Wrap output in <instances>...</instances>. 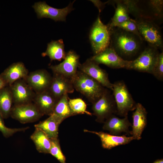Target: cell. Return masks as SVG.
Returning a JSON list of instances; mask_svg holds the SVG:
<instances>
[{
    "instance_id": "cell-6",
    "label": "cell",
    "mask_w": 163,
    "mask_h": 163,
    "mask_svg": "<svg viewBox=\"0 0 163 163\" xmlns=\"http://www.w3.org/2000/svg\"><path fill=\"white\" fill-rule=\"evenodd\" d=\"M112 91L116 105L117 115L124 117L127 116L129 111L135 110L137 104L123 81L115 82Z\"/></svg>"
},
{
    "instance_id": "cell-35",
    "label": "cell",
    "mask_w": 163,
    "mask_h": 163,
    "mask_svg": "<svg viewBox=\"0 0 163 163\" xmlns=\"http://www.w3.org/2000/svg\"><path fill=\"white\" fill-rule=\"evenodd\" d=\"M152 163H163V159H158L156 160Z\"/></svg>"
},
{
    "instance_id": "cell-26",
    "label": "cell",
    "mask_w": 163,
    "mask_h": 163,
    "mask_svg": "<svg viewBox=\"0 0 163 163\" xmlns=\"http://www.w3.org/2000/svg\"><path fill=\"white\" fill-rule=\"evenodd\" d=\"M68 94L64 95L58 101L55 107L53 115L61 123L64 120L74 116L69 106Z\"/></svg>"
},
{
    "instance_id": "cell-29",
    "label": "cell",
    "mask_w": 163,
    "mask_h": 163,
    "mask_svg": "<svg viewBox=\"0 0 163 163\" xmlns=\"http://www.w3.org/2000/svg\"><path fill=\"white\" fill-rule=\"evenodd\" d=\"M50 141L49 154L56 158L61 163H66V157L61 150L58 138L50 139Z\"/></svg>"
},
{
    "instance_id": "cell-28",
    "label": "cell",
    "mask_w": 163,
    "mask_h": 163,
    "mask_svg": "<svg viewBox=\"0 0 163 163\" xmlns=\"http://www.w3.org/2000/svg\"><path fill=\"white\" fill-rule=\"evenodd\" d=\"M70 109L74 116L78 114H86L92 116V113L86 110L87 105L81 98L69 99Z\"/></svg>"
},
{
    "instance_id": "cell-14",
    "label": "cell",
    "mask_w": 163,
    "mask_h": 163,
    "mask_svg": "<svg viewBox=\"0 0 163 163\" xmlns=\"http://www.w3.org/2000/svg\"><path fill=\"white\" fill-rule=\"evenodd\" d=\"M14 105L32 102L36 93L24 79L18 80L9 86Z\"/></svg>"
},
{
    "instance_id": "cell-11",
    "label": "cell",
    "mask_w": 163,
    "mask_h": 163,
    "mask_svg": "<svg viewBox=\"0 0 163 163\" xmlns=\"http://www.w3.org/2000/svg\"><path fill=\"white\" fill-rule=\"evenodd\" d=\"M90 59L98 64H103L113 69H128L130 62L121 58L110 47Z\"/></svg>"
},
{
    "instance_id": "cell-15",
    "label": "cell",
    "mask_w": 163,
    "mask_h": 163,
    "mask_svg": "<svg viewBox=\"0 0 163 163\" xmlns=\"http://www.w3.org/2000/svg\"><path fill=\"white\" fill-rule=\"evenodd\" d=\"M52 77L47 71L42 69L29 73L24 80L29 86L37 93L49 88Z\"/></svg>"
},
{
    "instance_id": "cell-32",
    "label": "cell",
    "mask_w": 163,
    "mask_h": 163,
    "mask_svg": "<svg viewBox=\"0 0 163 163\" xmlns=\"http://www.w3.org/2000/svg\"><path fill=\"white\" fill-rule=\"evenodd\" d=\"M159 80L163 79V52L159 53L157 62L152 73Z\"/></svg>"
},
{
    "instance_id": "cell-17",
    "label": "cell",
    "mask_w": 163,
    "mask_h": 163,
    "mask_svg": "<svg viewBox=\"0 0 163 163\" xmlns=\"http://www.w3.org/2000/svg\"><path fill=\"white\" fill-rule=\"evenodd\" d=\"M135 111L133 113L132 129L131 135L134 140H140L142 133L147 124V112L145 108L140 103H138Z\"/></svg>"
},
{
    "instance_id": "cell-10",
    "label": "cell",
    "mask_w": 163,
    "mask_h": 163,
    "mask_svg": "<svg viewBox=\"0 0 163 163\" xmlns=\"http://www.w3.org/2000/svg\"><path fill=\"white\" fill-rule=\"evenodd\" d=\"M43 115L35 105L31 102L14 105L12 107L10 116L21 123H26L35 121Z\"/></svg>"
},
{
    "instance_id": "cell-30",
    "label": "cell",
    "mask_w": 163,
    "mask_h": 163,
    "mask_svg": "<svg viewBox=\"0 0 163 163\" xmlns=\"http://www.w3.org/2000/svg\"><path fill=\"white\" fill-rule=\"evenodd\" d=\"M118 27L134 34L143 40L139 32L137 25L135 20L130 18L127 20L115 25L113 27Z\"/></svg>"
},
{
    "instance_id": "cell-21",
    "label": "cell",
    "mask_w": 163,
    "mask_h": 163,
    "mask_svg": "<svg viewBox=\"0 0 163 163\" xmlns=\"http://www.w3.org/2000/svg\"><path fill=\"white\" fill-rule=\"evenodd\" d=\"M28 74L24 63L18 62L11 65L0 74L7 85L10 86L18 80L25 79Z\"/></svg>"
},
{
    "instance_id": "cell-4",
    "label": "cell",
    "mask_w": 163,
    "mask_h": 163,
    "mask_svg": "<svg viewBox=\"0 0 163 163\" xmlns=\"http://www.w3.org/2000/svg\"><path fill=\"white\" fill-rule=\"evenodd\" d=\"M135 20L143 40L146 41L149 46L162 50V34L158 23L151 20L142 18H136Z\"/></svg>"
},
{
    "instance_id": "cell-31",
    "label": "cell",
    "mask_w": 163,
    "mask_h": 163,
    "mask_svg": "<svg viewBox=\"0 0 163 163\" xmlns=\"http://www.w3.org/2000/svg\"><path fill=\"white\" fill-rule=\"evenodd\" d=\"M28 128V127L18 128H8L5 125L4 119L0 114V131L6 138L9 137L17 132L24 131Z\"/></svg>"
},
{
    "instance_id": "cell-19",
    "label": "cell",
    "mask_w": 163,
    "mask_h": 163,
    "mask_svg": "<svg viewBox=\"0 0 163 163\" xmlns=\"http://www.w3.org/2000/svg\"><path fill=\"white\" fill-rule=\"evenodd\" d=\"M103 126L104 130L108 131L110 134L118 136L122 133L131 135L129 127L132 126L128 120V116L120 118L113 114L104 121Z\"/></svg>"
},
{
    "instance_id": "cell-8",
    "label": "cell",
    "mask_w": 163,
    "mask_h": 163,
    "mask_svg": "<svg viewBox=\"0 0 163 163\" xmlns=\"http://www.w3.org/2000/svg\"><path fill=\"white\" fill-rule=\"evenodd\" d=\"M159 53L157 49L149 46L136 59L130 60L128 69L152 74Z\"/></svg>"
},
{
    "instance_id": "cell-13",
    "label": "cell",
    "mask_w": 163,
    "mask_h": 163,
    "mask_svg": "<svg viewBox=\"0 0 163 163\" xmlns=\"http://www.w3.org/2000/svg\"><path fill=\"white\" fill-rule=\"evenodd\" d=\"M79 70L89 75L107 89L113 90V84L109 80L108 73L90 58L78 67Z\"/></svg>"
},
{
    "instance_id": "cell-27",
    "label": "cell",
    "mask_w": 163,
    "mask_h": 163,
    "mask_svg": "<svg viewBox=\"0 0 163 163\" xmlns=\"http://www.w3.org/2000/svg\"><path fill=\"white\" fill-rule=\"evenodd\" d=\"M13 103L10 87L7 86L0 90V114L4 119L10 115Z\"/></svg>"
},
{
    "instance_id": "cell-16",
    "label": "cell",
    "mask_w": 163,
    "mask_h": 163,
    "mask_svg": "<svg viewBox=\"0 0 163 163\" xmlns=\"http://www.w3.org/2000/svg\"><path fill=\"white\" fill-rule=\"evenodd\" d=\"M53 73L48 89L56 99L59 100L65 94L74 92L75 89L70 79L60 74Z\"/></svg>"
},
{
    "instance_id": "cell-9",
    "label": "cell",
    "mask_w": 163,
    "mask_h": 163,
    "mask_svg": "<svg viewBox=\"0 0 163 163\" xmlns=\"http://www.w3.org/2000/svg\"><path fill=\"white\" fill-rule=\"evenodd\" d=\"M74 2L62 9L52 7L47 5L45 2H36L32 7L37 13L38 18H49L55 21H65L68 14L74 9L72 5Z\"/></svg>"
},
{
    "instance_id": "cell-1",
    "label": "cell",
    "mask_w": 163,
    "mask_h": 163,
    "mask_svg": "<svg viewBox=\"0 0 163 163\" xmlns=\"http://www.w3.org/2000/svg\"><path fill=\"white\" fill-rule=\"evenodd\" d=\"M110 29L111 37L109 47L120 57L123 59L130 58L139 52L143 40L138 36L117 27Z\"/></svg>"
},
{
    "instance_id": "cell-22",
    "label": "cell",
    "mask_w": 163,
    "mask_h": 163,
    "mask_svg": "<svg viewBox=\"0 0 163 163\" xmlns=\"http://www.w3.org/2000/svg\"><path fill=\"white\" fill-rule=\"evenodd\" d=\"M113 2L116 7L113 17L107 24L110 28L130 18L129 16L130 10L128 0H114Z\"/></svg>"
},
{
    "instance_id": "cell-33",
    "label": "cell",
    "mask_w": 163,
    "mask_h": 163,
    "mask_svg": "<svg viewBox=\"0 0 163 163\" xmlns=\"http://www.w3.org/2000/svg\"><path fill=\"white\" fill-rule=\"evenodd\" d=\"M92 2H93L94 5L98 8L99 11V13H100L101 11V10L102 9L104 8L105 5L106 4V3H107V2H106L104 3L98 0L94 1Z\"/></svg>"
},
{
    "instance_id": "cell-23",
    "label": "cell",
    "mask_w": 163,
    "mask_h": 163,
    "mask_svg": "<svg viewBox=\"0 0 163 163\" xmlns=\"http://www.w3.org/2000/svg\"><path fill=\"white\" fill-rule=\"evenodd\" d=\"M66 55L64 44L62 39L52 40L49 43L46 50L42 54L43 57L48 56L51 61L55 60L61 61L62 59H65Z\"/></svg>"
},
{
    "instance_id": "cell-5",
    "label": "cell",
    "mask_w": 163,
    "mask_h": 163,
    "mask_svg": "<svg viewBox=\"0 0 163 163\" xmlns=\"http://www.w3.org/2000/svg\"><path fill=\"white\" fill-rule=\"evenodd\" d=\"M110 30L107 25L101 21L99 15L94 23L90 32L89 38L94 55L109 47Z\"/></svg>"
},
{
    "instance_id": "cell-25",
    "label": "cell",
    "mask_w": 163,
    "mask_h": 163,
    "mask_svg": "<svg viewBox=\"0 0 163 163\" xmlns=\"http://www.w3.org/2000/svg\"><path fill=\"white\" fill-rule=\"evenodd\" d=\"M30 138L39 153L49 154L51 146L50 139L43 132L39 129L35 128Z\"/></svg>"
},
{
    "instance_id": "cell-12",
    "label": "cell",
    "mask_w": 163,
    "mask_h": 163,
    "mask_svg": "<svg viewBox=\"0 0 163 163\" xmlns=\"http://www.w3.org/2000/svg\"><path fill=\"white\" fill-rule=\"evenodd\" d=\"M64 59L59 64L52 65L49 68L53 73L61 74L71 79L76 74L80 64L79 56L74 51L70 50L66 53Z\"/></svg>"
},
{
    "instance_id": "cell-3",
    "label": "cell",
    "mask_w": 163,
    "mask_h": 163,
    "mask_svg": "<svg viewBox=\"0 0 163 163\" xmlns=\"http://www.w3.org/2000/svg\"><path fill=\"white\" fill-rule=\"evenodd\" d=\"M130 14L137 18L149 19L158 23L163 17L162 0H128Z\"/></svg>"
},
{
    "instance_id": "cell-7",
    "label": "cell",
    "mask_w": 163,
    "mask_h": 163,
    "mask_svg": "<svg viewBox=\"0 0 163 163\" xmlns=\"http://www.w3.org/2000/svg\"><path fill=\"white\" fill-rule=\"evenodd\" d=\"M92 104L93 114L96 117L95 120L97 122L104 123L110 116L117 114L116 105L113 97L107 88L101 97Z\"/></svg>"
},
{
    "instance_id": "cell-24",
    "label": "cell",
    "mask_w": 163,
    "mask_h": 163,
    "mask_svg": "<svg viewBox=\"0 0 163 163\" xmlns=\"http://www.w3.org/2000/svg\"><path fill=\"white\" fill-rule=\"evenodd\" d=\"M60 123L53 115L45 120L34 125L35 128L43 132L50 139L58 138V129Z\"/></svg>"
},
{
    "instance_id": "cell-20",
    "label": "cell",
    "mask_w": 163,
    "mask_h": 163,
    "mask_svg": "<svg viewBox=\"0 0 163 163\" xmlns=\"http://www.w3.org/2000/svg\"><path fill=\"white\" fill-rule=\"evenodd\" d=\"M84 131L96 134L100 138L102 147L105 149H111L117 146L125 145L134 140L133 137L125 135L117 136L100 131H91L84 129Z\"/></svg>"
},
{
    "instance_id": "cell-2",
    "label": "cell",
    "mask_w": 163,
    "mask_h": 163,
    "mask_svg": "<svg viewBox=\"0 0 163 163\" xmlns=\"http://www.w3.org/2000/svg\"><path fill=\"white\" fill-rule=\"evenodd\" d=\"M74 89L84 95L92 104L99 99L106 88L85 73L77 70L71 79Z\"/></svg>"
},
{
    "instance_id": "cell-34",
    "label": "cell",
    "mask_w": 163,
    "mask_h": 163,
    "mask_svg": "<svg viewBox=\"0 0 163 163\" xmlns=\"http://www.w3.org/2000/svg\"><path fill=\"white\" fill-rule=\"evenodd\" d=\"M7 86L8 85L0 74V90Z\"/></svg>"
},
{
    "instance_id": "cell-18",
    "label": "cell",
    "mask_w": 163,
    "mask_h": 163,
    "mask_svg": "<svg viewBox=\"0 0 163 163\" xmlns=\"http://www.w3.org/2000/svg\"><path fill=\"white\" fill-rule=\"evenodd\" d=\"M58 100L51 93L49 89L36 93L33 101L43 115H52Z\"/></svg>"
}]
</instances>
